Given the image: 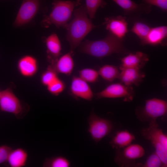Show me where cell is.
I'll list each match as a JSON object with an SVG mask.
<instances>
[{
  "label": "cell",
  "mask_w": 167,
  "mask_h": 167,
  "mask_svg": "<svg viewBox=\"0 0 167 167\" xmlns=\"http://www.w3.org/2000/svg\"><path fill=\"white\" fill-rule=\"evenodd\" d=\"M80 4V0L76 1L54 0L52 9L48 15H46L41 22L45 28L54 24L58 28H65L71 17L74 8Z\"/></svg>",
  "instance_id": "3"
},
{
  "label": "cell",
  "mask_w": 167,
  "mask_h": 167,
  "mask_svg": "<svg viewBox=\"0 0 167 167\" xmlns=\"http://www.w3.org/2000/svg\"><path fill=\"white\" fill-rule=\"evenodd\" d=\"M28 157L27 152L22 148L12 149L7 162L11 167H23L25 166Z\"/></svg>",
  "instance_id": "21"
},
{
  "label": "cell",
  "mask_w": 167,
  "mask_h": 167,
  "mask_svg": "<svg viewBox=\"0 0 167 167\" xmlns=\"http://www.w3.org/2000/svg\"><path fill=\"white\" fill-rule=\"evenodd\" d=\"M87 121L88 125V131L96 143L109 134L113 128V124L110 120L99 117L93 111Z\"/></svg>",
  "instance_id": "6"
},
{
  "label": "cell",
  "mask_w": 167,
  "mask_h": 167,
  "mask_svg": "<svg viewBox=\"0 0 167 167\" xmlns=\"http://www.w3.org/2000/svg\"><path fill=\"white\" fill-rule=\"evenodd\" d=\"M120 69L121 71L118 78L123 84L126 86H138L145 76L144 74L139 69L120 67Z\"/></svg>",
  "instance_id": "15"
},
{
  "label": "cell",
  "mask_w": 167,
  "mask_h": 167,
  "mask_svg": "<svg viewBox=\"0 0 167 167\" xmlns=\"http://www.w3.org/2000/svg\"><path fill=\"white\" fill-rule=\"evenodd\" d=\"M151 28L146 24L138 21L135 23L131 31L138 36L142 43L145 39Z\"/></svg>",
  "instance_id": "24"
},
{
  "label": "cell",
  "mask_w": 167,
  "mask_h": 167,
  "mask_svg": "<svg viewBox=\"0 0 167 167\" xmlns=\"http://www.w3.org/2000/svg\"><path fill=\"white\" fill-rule=\"evenodd\" d=\"M167 113V101L156 98L145 100L144 106L138 107L135 111L136 118L142 122L156 121L158 118L166 116Z\"/></svg>",
  "instance_id": "5"
},
{
  "label": "cell",
  "mask_w": 167,
  "mask_h": 167,
  "mask_svg": "<svg viewBox=\"0 0 167 167\" xmlns=\"http://www.w3.org/2000/svg\"><path fill=\"white\" fill-rule=\"evenodd\" d=\"M71 165L69 161L62 156H57L46 158L45 160L44 167H69Z\"/></svg>",
  "instance_id": "23"
},
{
  "label": "cell",
  "mask_w": 167,
  "mask_h": 167,
  "mask_svg": "<svg viewBox=\"0 0 167 167\" xmlns=\"http://www.w3.org/2000/svg\"><path fill=\"white\" fill-rule=\"evenodd\" d=\"M112 0L123 9L126 15L139 16L151 11V6L145 3L139 4L131 0Z\"/></svg>",
  "instance_id": "13"
},
{
  "label": "cell",
  "mask_w": 167,
  "mask_h": 167,
  "mask_svg": "<svg viewBox=\"0 0 167 167\" xmlns=\"http://www.w3.org/2000/svg\"><path fill=\"white\" fill-rule=\"evenodd\" d=\"M121 149H116L114 157L115 162L122 167L135 166V160L144 156L145 152L144 148L138 144H131Z\"/></svg>",
  "instance_id": "7"
},
{
  "label": "cell",
  "mask_w": 167,
  "mask_h": 167,
  "mask_svg": "<svg viewBox=\"0 0 167 167\" xmlns=\"http://www.w3.org/2000/svg\"><path fill=\"white\" fill-rule=\"evenodd\" d=\"M1 91L0 90V96L1 94Z\"/></svg>",
  "instance_id": "32"
},
{
  "label": "cell",
  "mask_w": 167,
  "mask_h": 167,
  "mask_svg": "<svg viewBox=\"0 0 167 167\" xmlns=\"http://www.w3.org/2000/svg\"><path fill=\"white\" fill-rule=\"evenodd\" d=\"M167 36V27L162 26L151 28L148 35L141 43L143 45H166Z\"/></svg>",
  "instance_id": "16"
},
{
  "label": "cell",
  "mask_w": 167,
  "mask_h": 167,
  "mask_svg": "<svg viewBox=\"0 0 167 167\" xmlns=\"http://www.w3.org/2000/svg\"><path fill=\"white\" fill-rule=\"evenodd\" d=\"M148 56L145 54L138 51L130 53L121 59L120 67L133 68L140 69L148 61Z\"/></svg>",
  "instance_id": "18"
},
{
  "label": "cell",
  "mask_w": 167,
  "mask_h": 167,
  "mask_svg": "<svg viewBox=\"0 0 167 167\" xmlns=\"http://www.w3.org/2000/svg\"><path fill=\"white\" fill-rule=\"evenodd\" d=\"M0 109L2 112L13 114L18 119L22 118L24 116V107L21 102L10 88L1 91Z\"/></svg>",
  "instance_id": "8"
},
{
  "label": "cell",
  "mask_w": 167,
  "mask_h": 167,
  "mask_svg": "<svg viewBox=\"0 0 167 167\" xmlns=\"http://www.w3.org/2000/svg\"><path fill=\"white\" fill-rule=\"evenodd\" d=\"M136 166L143 167H164L163 163L155 152L148 157L144 164L137 163Z\"/></svg>",
  "instance_id": "28"
},
{
  "label": "cell",
  "mask_w": 167,
  "mask_h": 167,
  "mask_svg": "<svg viewBox=\"0 0 167 167\" xmlns=\"http://www.w3.org/2000/svg\"><path fill=\"white\" fill-rule=\"evenodd\" d=\"M103 24L109 32L117 37L123 39L128 31L126 18L121 16L106 17Z\"/></svg>",
  "instance_id": "12"
},
{
  "label": "cell",
  "mask_w": 167,
  "mask_h": 167,
  "mask_svg": "<svg viewBox=\"0 0 167 167\" xmlns=\"http://www.w3.org/2000/svg\"><path fill=\"white\" fill-rule=\"evenodd\" d=\"M17 67L19 73L23 76L30 78L37 73L38 65L37 59L30 55H25L21 58L17 63Z\"/></svg>",
  "instance_id": "14"
},
{
  "label": "cell",
  "mask_w": 167,
  "mask_h": 167,
  "mask_svg": "<svg viewBox=\"0 0 167 167\" xmlns=\"http://www.w3.org/2000/svg\"><path fill=\"white\" fill-rule=\"evenodd\" d=\"M135 139V136L126 130L118 131L112 138L109 143L113 148L121 149L131 144Z\"/></svg>",
  "instance_id": "20"
},
{
  "label": "cell",
  "mask_w": 167,
  "mask_h": 167,
  "mask_svg": "<svg viewBox=\"0 0 167 167\" xmlns=\"http://www.w3.org/2000/svg\"><path fill=\"white\" fill-rule=\"evenodd\" d=\"M73 54L70 51L60 56L51 66L58 73L67 76L72 73L74 67V62L72 56Z\"/></svg>",
  "instance_id": "17"
},
{
  "label": "cell",
  "mask_w": 167,
  "mask_h": 167,
  "mask_svg": "<svg viewBox=\"0 0 167 167\" xmlns=\"http://www.w3.org/2000/svg\"><path fill=\"white\" fill-rule=\"evenodd\" d=\"M87 14L85 4L81 5L75 10L73 19L65 28L67 30L66 39L70 46V52L73 54L84 38L96 27Z\"/></svg>",
  "instance_id": "1"
},
{
  "label": "cell",
  "mask_w": 167,
  "mask_h": 167,
  "mask_svg": "<svg viewBox=\"0 0 167 167\" xmlns=\"http://www.w3.org/2000/svg\"><path fill=\"white\" fill-rule=\"evenodd\" d=\"M46 87L49 93L54 96H58L64 91L66 84L63 81L58 78Z\"/></svg>",
  "instance_id": "29"
},
{
  "label": "cell",
  "mask_w": 167,
  "mask_h": 167,
  "mask_svg": "<svg viewBox=\"0 0 167 167\" xmlns=\"http://www.w3.org/2000/svg\"><path fill=\"white\" fill-rule=\"evenodd\" d=\"M141 134L150 141L165 167L167 166V135L159 128L156 121L149 122V126L143 128Z\"/></svg>",
  "instance_id": "4"
},
{
  "label": "cell",
  "mask_w": 167,
  "mask_h": 167,
  "mask_svg": "<svg viewBox=\"0 0 167 167\" xmlns=\"http://www.w3.org/2000/svg\"><path fill=\"white\" fill-rule=\"evenodd\" d=\"M79 77L87 83H94L98 80V71L91 68H86L80 70L79 72Z\"/></svg>",
  "instance_id": "25"
},
{
  "label": "cell",
  "mask_w": 167,
  "mask_h": 167,
  "mask_svg": "<svg viewBox=\"0 0 167 167\" xmlns=\"http://www.w3.org/2000/svg\"><path fill=\"white\" fill-rule=\"evenodd\" d=\"M12 149L6 145L0 146V165L7 162L9 153Z\"/></svg>",
  "instance_id": "30"
},
{
  "label": "cell",
  "mask_w": 167,
  "mask_h": 167,
  "mask_svg": "<svg viewBox=\"0 0 167 167\" xmlns=\"http://www.w3.org/2000/svg\"><path fill=\"white\" fill-rule=\"evenodd\" d=\"M48 57L52 63L60 56L62 46L57 35L53 33L46 37L45 40Z\"/></svg>",
  "instance_id": "19"
},
{
  "label": "cell",
  "mask_w": 167,
  "mask_h": 167,
  "mask_svg": "<svg viewBox=\"0 0 167 167\" xmlns=\"http://www.w3.org/2000/svg\"><path fill=\"white\" fill-rule=\"evenodd\" d=\"M98 72L99 75L103 79L109 82H112L118 78L120 71L115 66L105 65L101 67Z\"/></svg>",
  "instance_id": "22"
},
{
  "label": "cell",
  "mask_w": 167,
  "mask_h": 167,
  "mask_svg": "<svg viewBox=\"0 0 167 167\" xmlns=\"http://www.w3.org/2000/svg\"><path fill=\"white\" fill-rule=\"evenodd\" d=\"M58 74L51 66H49L41 75V84L45 86H47L58 78Z\"/></svg>",
  "instance_id": "27"
},
{
  "label": "cell",
  "mask_w": 167,
  "mask_h": 167,
  "mask_svg": "<svg viewBox=\"0 0 167 167\" xmlns=\"http://www.w3.org/2000/svg\"><path fill=\"white\" fill-rule=\"evenodd\" d=\"M95 95L98 99L123 98L124 101H130L133 98L134 92L131 86L121 83H116L109 85Z\"/></svg>",
  "instance_id": "10"
},
{
  "label": "cell",
  "mask_w": 167,
  "mask_h": 167,
  "mask_svg": "<svg viewBox=\"0 0 167 167\" xmlns=\"http://www.w3.org/2000/svg\"><path fill=\"white\" fill-rule=\"evenodd\" d=\"M45 0H23L14 23L16 27L22 26L34 17Z\"/></svg>",
  "instance_id": "9"
},
{
  "label": "cell",
  "mask_w": 167,
  "mask_h": 167,
  "mask_svg": "<svg viewBox=\"0 0 167 167\" xmlns=\"http://www.w3.org/2000/svg\"><path fill=\"white\" fill-rule=\"evenodd\" d=\"M69 90L70 93L75 98L90 101L93 97V93L88 83L79 76H72Z\"/></svg>",
  "instance_id": "11"
},
{
  "label": "cell",
  "mask_w": 167,
  "mask_h": 167,
  "mask_svg": "<svg viewBox=\"0 0 167 167\" xmlns=\"http://www.w3.org/2000/svg\"><path fill=\"white\" fill-rule=\"evenodd\" d=\"M106 5L103 0H86L85 6L90 18L93 19L98 8H103Z\"/></svg>",
  "instance_id": "26"
},
{
  "label": "cell",
  "mask_w": 167,
  "mask_h": 167,
  "mask_svg": "<svg viewBox=\"0 0 167 167\" xmlns=\"http://www.w3.org/2000/svg\"><path fill=\"white\" fill-rule=\"evenodd\" d=\"M145 3L153 5L160 8L163 11H167V0H143Z\"/></svg>",
  "instance_id": "31"
},
{
  "label": "cell",
  "mask_w": 167,
  "mask_h": 167,
  "mask_svg": "<svg viewBox=\"0 0 167 167\" xmlns=\"http://www.w3.org/2000/svg\"><path fill=\"white\" fill-rule=\"evenodd\" d=\"M80 51L92 56L102 58L113 54H126L123 39H120L109 32L104 39L96 40H87L80 44Z\"/></svg>",
  "instance_id": "2"
}]
</instances>
